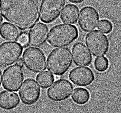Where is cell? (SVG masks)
I'll list each match as a JSON object with an SVG mask.
<instances>
[{"instance_id": "cell-16", "label": "cell", "mask_w": 121, "mask_h": 113, "mask_svg": "<svg viewBox=\"0 0 121 113\" xmlns=\"http://www.w3.org/2000/svg\"><path fill=\"white\" fill-rule=\"evenodd\" d=\"M79 8L74 4H68L64 9L61 14V20L65 24H74L77 21Z\"/></svg>"}, {"instance_id": "cell-2", "label": "cell", "mask_w": 121, "mask_h": 113, "mask_svg": "<svg viewBox=\"0 0 121 113\" xmlns=\"http://www.w3.org/2000/svg\"><path fill=\"white\" fill-rule=\"evenodd\" d=\"M77 27L72 24H60L52 27L48 34V42L53 47H66L78 37Z\"/></svg>"}, {"instance_id": "cell-8", "label": "cell", "mask_w": 121, "mask_h": 113, "mask_svg": "<svg viewBox=\"0 0 121 113\" xmlns=\"http://www.w3.org/2000/svg\"><path fill=\"white\" fill-rule=\"evenodd\" d=\"M24 80L22 67L13 65L4 70L2 76V85L4 89L12 91H17Z\"/></svg>"}, {"instance_id": "cell-24", "label": "cell", "mask_w": 121, "mask_h": 113, "mask_svg": "<svg viewBox=\"0 0 121 113\" xmlns=\"http://www.w3.org/2000/svg\"><path fill=\"white\" fill-rule=\"evenodd\" d=\"M68 1L71 2V3L79 4V3H82V2H83L85 0H68Z\"/></svg>"}, {"instance_id": "cell-1", "label": "cell", "mask_w": 121, "mask_h": 113, "mask_svg": "<svg viewBox=\"0 0 121 113\" xmlns=\"http://www.w3.org/2000/svg\"><path fill=\"white\" fill-rule=\"evenodd\" d=\"M0 12L6 21L20 30H26L39 20L35 0H0Z\"/></svg>"}, {"instance_id": "cell-6", "label": "cell", "mask_w": 121, "mask_h": 113, "mask_svg": "<svg viewBox=\"0 0 121 113\" xmlns=\"http://www.w3.org/2000/svg\"><path fill=\"white\" fill-rule=\"evenodd\" d=\"M19 42H8L0 45V67H6L17 62L23 52Z\"/></svg>"}, {"instance_id": "cell-10", "label": "cell", "mask_w": 121, "mask_h": 113, "mask_svg": "<svg viewBox=\"0 0 121 113\" xmlns=\"http://www.w3.org/2000/svg\"><path fill=\"white\" fill-rule=\"evenodd\" d=\"M41 90L39 85L34 79H27L21 85L19 95L21 101L27 105L37 103L39 99Z\"/></svg>"}, {"instance_id": "cell-4", "label": "cell", "mask_w": 121, "mask_h": 113, "mask_svg": "<svg viewBox=\"0 0 121 113\" xmlns=\"http://www.w3.org/2000/svg\"><path fill=\"white\" fill-rule=\"evenodd\" d=\"M22 60L26 67L33 73H40L47 67L46 57L41 49L29 47L24 51Z\"/></svg>"}, {"instance_id": "cell-11", "label": "cell", "mask_w": 121, "mask_h": 113, "mask_svg": "<svg viewBox=\"0 0 121 113\" xmlns=\"http://www.w3.org/2000/svg\"><path fill=\"white\" fill-rule=\"evenodd\" d=\"M99 19V14L96 9L90 6H85L80 10L78 24L85 32H89L96 28Z\"/></svg>"}, {"instance_id": "cell-17", "label": "cell", "mask_w": 121, "mask_h": 113, "mask_svg": "<svg viewBox=\"0 0 121 113\" xmlns=\"http://www.w3.org/2000/svg\"><path fill=\"white\" fill-rule=\"evenodd\" d=\"M0 35L4 40L16 41L19 36V32L17 28L9 22H4L0 27Z\"/></svg>"}, {"instance_id": "cell-3", "label": "cell", "mask_w": 121, "mask_h": 113, "mask_svg": "<svg viewBox=\"0 0 121 113\" xmlns=\"http://www.w3.org/2000/svg\"><path fill=\"white\" fill-rule=\"evenodd\" d=\"M72 64V55L68 48L60 47L53 49L47 58V69L56 75H63Z\"/></svg>"}, {"instance_id": "cell-21", "label": "cell", "mask_w": 121, "mask_h": 113, "mask_svg": "<svg viewBox=\"0 0 121 113\" xmlns=\"http://www.w3.org/2000/svg\"><path fill=\"white\" fill-rule=\"evenodd\" d=\"M97 26L98 30L106 34L110 33L113 30V24L108 20H101Z\"/></svg>"}, {"instance_id": "cell-25", "label": "cell", "mask_w": 121, "mask_h": 113, "mask_svg": "<svg viewBox=\"0 0 121 113\" xmlns=\"http://www.w3.org/2000/svg\"><path fill=\"white\" fill-rule=\"evenodd\" d=\"M2 22H3V17H2L1 13H0V26L2 24Z\"/></svg>"}, {"instance_id": "cell-26", "label": "cell", "mask_w": 121, "mask_h": 113, "mask_svg": "<svg viewBox=\"0 0 121 113\" xmlns=\"http://www.w3.org/2000/svg\"><path fill=\"white\" fill-rule=\"evenodd\" d=\"M2 71H1V70H0V87H1V83H2Z\"/></svg>"}, {"instance_id": "cell-22", "label": "cell", "mask_w": 121, "mask_h": 113, "mask_svg": "<svg viewBox=\"0 0 121 113\" xmlns=\"http://www.w3.org/2000/svg\"><path fill=\"white\" fill-rule=\"evenodd\" d=\"M17 42L23 46V47H26L29 44V37L26 33H22L19 36L17 39Z\"/></svg>"}, {"instance_id": "cell-14", "label": "cell", "mask_w": 121, "mask_h": 113, "mask_svg": "<svg viewBox=\"0 0 121 113\" xmlns=\"http://www.w3.org/2000/svg\"><path fill=\"white\" fill-rule=\"evenodd\" d=\"M72 53L73 62L77 66H87L92 62V55L86 46L82 42H77L73 45Z\"/></svg>"}, {"instance_id": "cell-13", "label": "cell", "mask_w": 121, "mask_h": 113, "mask_svg": "<svg viewBox=\"0 0 121 113\" xmlns=\"http://www.w3.org/2000/svg\"><path fill=\"white\" fill-rule=\"evenodd\" d=\"M48 33L49 29L46 24L42 22L35 24L29 33V44L35 47L42 46L48 38Z\"/></svg>"}, {"instance_id": "cell-15", "label": "cell", "mask_w": 121, "mask_h": 113, "mask_svg": "<svg viewBox=\"0 0 121 113\" xmlns=\"http://www.w3.org/2000/svg\"><path fill=\"white\" fill-rule=\"evenodd\" d=\"M20 103L18 94L12 91H3L0 93V107L5 110L13 109Z\"/></svg>"}, {"instance_id": "cell-9", "label": "cell", "mask_w": 121, "mask_h": 113, "mask_svg": "<svg viewBox=\"0 0 121 113\" xmlns=\"http://www.w3.org/2000/svg\"><path fill=\"white\" fill-rule=\"evenodd\" d=\"M71 83L66 79H60L53 83L47 91V96L54 101H61L68 99L73 91Z\"/></svg>"}, {"instance_id": "cell-7", "label": "cell", "mask_w": 121, "mask_h": 113, "mask_svg": "<svg viewBox=\"0 0 121 113\" xmlns=\"http://www.w3.org/2000/svg\"><path fill=\"white\" fill-rule=\"evenodd\" d=\"M66 0H42L40 7V18L41 21L49 24L59 17Z\"/></svg>"}, {"instance_id": "cell-19", "label": "cell", "mask_w": 121, "mask_h": 113, "mask_svg": "<svg viewBox=\"0 0 121 113\" xmlns=\"http://www.w3.org/2000/svg\"><path fill=\"white\" fill-rule=\"evenodd\" d=\"M36 79L38 84L43 89H46L50 87L55 81L54 76L52 73L47 71L38 74Z\"/></svg>"}, {"instance_id": "cell-5", "label": "cell", "mask_w": 121, "mask_h": 113, "mask_svg": "<svg viewBox=\"0 0 121 113\" xmlns=\"http://www.w3.org/2000/svg\"><path fill=\"white\" fill-rule=\"evenodd\" d=\"M85 42L94 56L104 55L109 49V42L107 36L98 30L88 33L85 38Z\"/></svg>"}, {"instance_id": "cell-23", "label": "cell", "mask_w": 121, "mask_h": 113, "mask_svg": "<svg viewBox=\"0 0 121 113\" xmlns=\"http://www.w3.org/2000/svg\"><path fill=\"white\" fill-rule=\"evenodd\" d=\"M17 65H19V66H21V67H23V60H22V59H21V58H19V59L17 61Z\"/></svg>"}, {"instance_id": "cell-20", "label": "cell", "mask_w": 121, "mask_h": 113, "mask_svg": "<svg viewBox=\"0 0 121 113\" xmlns=\"http://www.w3.org/2000/svg\"><path fill=\"white\" fill-rule=\"evenodd\" d=\"M94 66L98 72H104L108 68V60L105 56H99L96 58L94 61Z\"/></svg>"}, {"instance_id": "cell-12", "label": "cell", "mask_w": 121, "mask_h": 113, "mask_svg": "<svg viewBox=\"0 0 121 113\" xmlns=\"http://www.w3.org/2000/svg\"><path fill=\"white\" fill-rule=\"evenodd\" d=\"M69 78L75 85L80 87H86L93 82L95 75L92 70L88 67H77L71 70Z\"/></svg>"}, {"instance_id": "cell-18", "label": "cell", "mask_w": 121, "mask_h": 113, "mask_svg": "<svg viewBox=\"0 0 121 113\" xmlns=\"http://www.w3.org/2000/svg\"><path fill=\"white\" fill-rule=\"evenodd\" d=\"M90 99V94L86 89L82 88H77L72 94V99L78 105H84L88 103Z\"/></svg>"}]
</instances>
